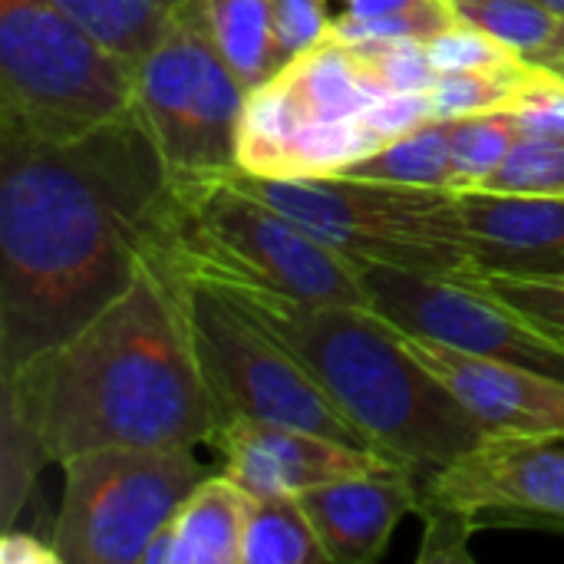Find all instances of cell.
Returning <instances> with one entry per match:
<instances>
[{
	"label": "cell",
	"mask_w": 564,
	"mask_h": 564,
	"mask_svg": "<svg viewBox=\"0 0 564 564\" xmlns=\"http://www.w3.org/2000/svg\"><path fill=\"white\" fill-rule=\"evenodd\" d=\"M172 192L139 106L69 142L0 135V377L73 337L135 281Z\"/></svg>",
	"instance_id": "obj_1"
},
{
	"label": "cell",
	"mask_w": 564,
	"mask_h": 564,
	"mask_svg": "<svg viewBox=\"0 0 564 564\" xmlns=\"http://www.w3.org/2000/svg\"><path fill=\"white\" fill-rule=\"evenodd\" d=\"M43 463L109 446H208L218 410L202 380L175 271L145 254L135 281L73 337L0 377Z\"/></svg>",
	"instance_id": "obj_2"
},
{
	"label": "cell",
	"mask_w": 564,
	"mask_h": 564,
	"mask_svg": "<svg viewBox=\"0 0 564 564\" xmlns=\"http://www.w3.org/2000/svg\"><path fill=\"white\" fill-rule=\"evenodd\" d=\"M215 288L311 373L377 453L413 466L420 486L486 440L482 426L410 357L397 327L377 311L238 284Z\"/></svg>",
	"instance_id": "obj_3"
},
{
	"label": "cell",
	"mask_w": 564,
	"mask_h": 564,
	"mask_svg": "<svg viewBox=\"0 0 564 564\" xmlns=\"http://www.w3.org/2000/svg\"><path fill=\"white\" fill-rule=\"evenodd\" d=\"M172 182L169 225L152 254L165 258L178 274L367 307L357 261L251 195L235 178V169Z\"/></svg>",
	"instance_id": "obj_4"
},
{
	"label": "cell",
	"mask_w": 564,
	"mask_h": 564,
	"mask_svg": "<svg viewBox=\"0 0 564 564\" xmlns=\"http://www.w3.org/2000/svg\"><path fill=\"white\" fill-rule=\"evenodd\" d=\"M387 89L357 50L324 36L288 59L268 83L248 89L235 169L258 178H330L380 149L364 109Z\"/></svg>",
	"instance_id": "obj_5"
},
{
	"label": "cell",
	"mask_w": 564,
	"mask_h": 564,
	"mask_svg": "<svg viewBox=\"0 0 564 564\" xmlns=\"http://www.w3.org/2000/svg\"><path fill=\"white\" fill-rule=\"evenodd\" d=\"M235 178L350 261L446 278H482L473 261L459 198L449 188L347 175L258 178L238 169Z\"/></svg>",
	"instance_id": "obj_6"
},
{
	"label": "cell",
	"mask_w": 564,
	"mask_h": 564,
	"mask_svg": "<svg viewBox=\"0 0 564 564\" xmlns=\"http://www.w3.org/2000/svg\"><path fill=\"white\" fill-rule=\"evenodd\" d=\"M135 109V69L56 0H0V135L69 142Z\"/></svg>",
	"instance_id": "obj_7"
},
{
	"label": "cell",
	"mask_w": 564,
	"mask_h": 564,
	"mask_svg": "<svg viewBox=\"0 0 564 564\" xmlns=\"http://www.w3.org/2000/svg\"><path fill=\"white\" fill-rule=\"evenodd\" d=\"M175 278L182 288L188 340L221 423L258 420L301 426L337 443L373 449L364 433L311 380V373L215 284L185 278L178 271Z\"/></svg>",
	"instance_id": "obj_8"
},
{
	"label": "cell",
	"mask_w": 564,
	"mask_h": 564,
	"mask_svg": "<svg viewBox=\"0 0 564 564\" xmlns=\"http://www.w3.org/2000/svg\"><path fill=\"white\" fill-rule=\"evenodd\" d=\"M53 545L63 564H142L145 545L212 473L195 446H109L66 459Z\"/></svg>",
	"instance_id": "obj_9"
},
{
	"label": "cell",
	"mask_w": 564,
	"mask_h": 564,
	"mask_svg": "<svg viewBox=\"0 0 564 564\" xmlns=\"http://www.w3.org/2000/svg\"><path fill=\"white\" fill-rule=\"evenodd\" d=\"M357 271L367 307L393 327L564 380L562 334L502 301L482 278L420 274L373 261H357Z\"/></svg>",
	"instance_id": "obj_10"
},
{
	"label": "cell",
	"mask_w": 564,
	"mask_h": 564,
	"mask_svg": "<svg viewBox=\"0 0 564 564\" xmlns=\"http://www.w3.org/2000/svg\"><path fill=\"white\" fill-rule=\"evenodd\" d=\"M420 506L443 509L473 532L532 529L564 535V436L482 440L420 486Z\"/></svg>",
	"instance_id": "obj_11"
},
{
	"label": "cell",
	"mask_w": 564,
	"mask_h": 564,
	"mask_svg": "<svg viewBox=\"0 0 564 564\" xmlns=\"http://www.w3.org/2000/svg\"><path fill=\"white\" fill-rule=\"evenodd\" d=\"M410 357L426 367L453 400L482 426L486 440H555L564 436V380L469 354L433 337H420L397 327Z\"/></svg>",
	"instance_id": "obj_12"
},
{
	"label": "cell",
	"mask_w": 564,
	"mask_h": 564,
	"mask_svg": "<svg viewBox=\"0 0 564 564\" xmlns=\"http://www.w3.org/2000/svg\"><path fill=\"white\" fill-rule=\"evenodd\" d=\"M208 446L221 456V473H228L254 499L304 496L327 482L403 466L377 449H360L301 426L258 420L221 423Z\"/></svg>",
	"instance_id": "obj_13"
},
{
	"label": "cell",
	"mask_w": 564,
	"mask_h": 564,
	"mask_svg": "<svg viewBox=\"0 0 564 564\" xmlns=\"http://www.w3.org/2000/svg\"><path fill=\"white\" fill-rule=\"evenodd\" d=\"M202 13L205 0H185L135 66V106L159 142L172 178L195 175Z\"/></svg>",
	"instance_id": "obj_14"
},
{
	"label": "cell",
	"mask_w": 564,
	"mask_h": 564,
	"mask_svg": "<svg viewBox=\"0 0 564 564\" xmlns=\"http://www.w3.org/2000/svg\"><path fill=\"white\" fill-rule=\"evenodd\" d=\"M482 278H564V195L456 192Z\"/></svg>",
	"instance_id": "obj_15"
},
{
	"label": "cell",
	"mask_w": 564,
	"mask_h": 564,
	"mask_svg": "<svg viewBox=\"0 0 564 564\" xmlns=\"http://www.w3.org/2000/svg\"><path fill=\"white\" fill-rule=\"evenodd\" d=\"M330 564H373L390 549L397 525L420 506V473L390 466L297 496Z\"/></svg>",
	"instance_id": "obj_16"
},
{
	"label": "cell",
	"mask_w": 564,
	"mask_h": 564,
	"mask_svg": "<svg viewBox=\"0 0 564 564\" xmlns=\"http://www.w3.org/2000/svg\"><path fill=\"white\" fill-rule=\"evenodd\" d=\"M254 496L228 473H208L175 509L172 564H241Z\"/></svg>",
	"instance_id": "obj_17"
},
{
	"label": "cell",
	"mask_w": 564,
	"mask_h": 564,
	"mask_svg": "<svg viewBox=\"0 0 564 564\" xmlns=\"http://www.w3.org/2000/svg\"><path fill=\"white\" fill-rule=\"evenodd\" d=\"M205 13L212 36L245 93L281 69L271 0H205Z\"/></svg>",
	"instance_id": "obj_18"
},
{
	"label": "cell",
	"mask_w": 564,
	"mask_h": 564,
	"mask_svg": "<svg viewBox=\"0 0 564 564\" xmlns=\"http://www.w3.org/2000/svg\"><path fill=\"white\" fill-rule=\"evenodd\" d=\"M453 122L449 119H433L377 152L364 155L340 175L347 178H373V182H400V185H433V188H449L456 182V165H453V139H449Z\"/></svg>",
	"instance_id": "obj_19"
},
{
	"label": "cell",
	"mask_w": 564,
	"mask_h": 564,
	"mask_svg": "<svg viewBox=\"0 0 564 564\" xmlns=\"http://www.w3.org/2000/svg\"><path fill=\"white\" fill-rule=\"evenodd\" d=\"M132 69L185 0H56Z\"/></svg>",
	"instance_id": "obj_20"
},
{
	"label": "cell",
	"mask_w": 564,
	"mask_h": 564,
	"mask_svg": "<svg viewBox=\"0 0 564 564\" xmlns=\"http://www.w3.org/2000/svg\"><path fill=\"white\" fill-rule=\"evenodd\" d=\"M241 564H330L297 496L254 499Z\"/></svg>",
	"instance_id": "obj_21"
},
{
	"label": "cell",
	"mask_w": 564,
	"mask_h": 564,
	"mask_svg": "<svg viewBox=\"0 0 564 564\" xmlns=\"http://www.w3.org/2000/svg\"><path fill=\"white\" fill-rule=\"evenodd\" d=\"M459 17L482 26L506 46L539 59L558 36L562 20L539 0H453Z\"/></svg>",
	"instance_id": "obj_22"
},
{
	"label": "cell",
	"mask_w": 564,
	"mask_h": 564,
	"mask_svg": "<svg viewBox=\"0 0 564 564\" xmlns=\"http://www.w3.org/2000/svg\"><path fill=\"white\" fill-rule=\"evenodd\" d=\"M449 122H453L449 139H453V165H456L453 192H469L489 172H496L502 165V159L519 142V126H516L512 112H506V109L449 119Z\"/></svg>",
	"instance_id": "obj_23"
},
{
	"label": "cell",
	"mask_w": 564,
	"mask_h": 564,
	"mask_svg": "<svg viewBox=\"0 0 564 564\" xmlns=\"http://www.w3.org/2000/svg\"><path fill=\"white\" fill-rule=\"evenodd\" d=\"M529 59L509 69H473V73H440L430 89L436 119H466L482 112H502L519 96Z\"/></svg>",
	"instance_id": "obj_24"
},
{
	"label": "cell",
	"mask_w": 564,
	"mask_h": 564,
	"mask_svg": "<svg viewBox=\"0 0 564 564\" xmlns=\"http://www.w3.org/2000/svg\"><path fill=\"white\" fill-rule=\"evenodd\" d=\"M476 188L496 195H564V139H519Z\"/></svg>",
	"instance_id": "obj_25"
},
{
	"label": "cell",
	"mask_w": 564,
	"mask_h": 564,
	"mask_svg": "<svg viewBox=\"0 0 564 564\" xmlns=\"http://www.w3.org/2000/svg\"><path fill=\"white\" fill-rule=\"evenodd\" d=\"M350 46L387 93H430L440 79L423 40H360Z\"/></svg>",
	"instance_id": "obj_26"
},
{
	"label": "cell",
	"mask_w": 564,
	"mask_h": 564,
	"mask_svg": "<svg viewBox=\"0 0 564 564\" xmlns=\"http://www.w3.org/2000/svg\"><path fill=\"white\" fill-rule=\"evenodd\" d=\"M426 53H430L436 73L509 69V66H522L529 59V56L506 46L502 40H496L492 33H486L482 26H476L469 20H459L449 30H443L440 36H433L426 43Z\"/></svg>",
	"instance_id": "obj_27"
},
{
	"label": "cell",
	"mask_w": 564,
	"mask_h": 564,
	"mask_svg": "<svg viewBox=\"0 0 564 564\" xmlns=\"http://www.w3.org/2000/svg\"><path fill=\"white\" fill-rule=\"evenodd\" d=\"M519 126V139H564V73L529 59L519 96L506 109Z\"/></svg>",
	"instance_id": "obj_28"
},
{
	"label": "cell",
	"mask_w": 564,
	"mask_h": 564,
	"mask_svg": "<svg viewBox=\"0 0 564 564\" xmlns=\"http://www.w3.org/2000/svg\"><path fill=\"white\" fill-rule=\"evenodd\" d=\"M502 301L539 321L542 327L564 334V278H509L489 274L482 278Z\"/></svg>",
	"instance_id": "obj_29"
},
{
	"label": "cell",
	"mask_w": 564,
	"mask_h": 564,
	"mask_svg": "<svg viewBox=\"0 0 564 564\" xmlns=\"http://www.w3.org/2000/svg\"><path fill=\"white\" fill-rule=\"evenodd\" d=\"M271 7L281 66L330 33L334 17L327 13V0H271Z\"/></svg>",
	"instance_id": "obj_30"
},
{
	"label": "cell",
	"mask_w": 564,
	"mask_h": 564,
	"mask_svg": "<svg viewBox=\"0 0 564 564\" xmlns=\"http://www.w3.org/2000/svg\"><path fill=\"white\" fill-rule=\"evenodd\" d=\"M364 119H367L370 132L380 139V145H387V142L433 122L436 112H433L430 93H380L364 109Z\"/></svg>",
	"instance_id": "obj_31"
},
{
	"label": "cell",
	"mask_w": 564,
	"mask_h": 564,
	"mask_svg": "<svg viewBox=\"0 0 564 564\" xmlns=\"http://www.w3.org/2000/svg\"><path fill=\"white\" fill-rule=\"evenodd\" d=\"M0 562L3 564H63L53 539H40L33 532L3 529L0 535Z\"/></svg>",
	"instance_id": "obj_32"
},
{
	"label": "cell",
	"mask_w": 564,
	"mask_h": 564,
	"mask_svg": "<svg viewBox=\"0 0 564 564\" xmlns=\"http://www.w3.org/2000/svg\"><path fill=\"white\" fill-rule=\"evenodd\" d=\"M423 0H344L347 13L357 17H383V13H397V10H410Z\"/></svg>",
	"instance_id": "obj_33"
},
{
	"label": "cell",
	"mask_w": 564,
	"mask_h": 564,
	"mask_svg": "<svg viewBox=\"0 0 564 564\" xmlns=\"http://www.w3.org/2000/svg\"><path fill=\"white\" fill-rule=\"evenodd\" d=\"M535 63H549V66H555V69H564V20H562L558 36H555V43H552V46H549Z\"/></svg>",
	"instance_id": "obj_34"
},
{
	"label": "cell",
	"mask_w": 564,
	"mask_h": 564,
	"mask_svg": "<svg viewBox=\"0 0 564 564\" xmlns=\"http://www.w3.org/2000/svg\"><path fill=\"white\" fill-rule=\"evenodd\" d=\"M539 3H545L549 10H555L558 17H564V0H539Z\"/></svg>",
	"instance_id": "obj_35"
},
{
	"label": "cell",
	"mask_w": 564,
	"mask_h": 564,
	"mask_svg": "<svg viewBox=\"0 0 564 564\" xmlns=\"http://www.w3.org/2000/svg\"><path fill=\"white\" fill-rule=\"evenodd\" d=\"M562 73H564V69H562Z\"/></svg>",
	"instance_id": "obj_36"
},
{
	"label": "cell",
	"mask_w": 564,
	"mask_h": 564,
	"mask_svg": "<svg viewBox=\"0 0 564 564\" xmlns=\"http://www.w3.org/2000/svg\"><path fill=\"white\" fill-rule=\"evenodd\" d=\"M562 337H564V334H562Z\"/></svg>",
	"instance_id": "obj_37"
}]
</instances>
